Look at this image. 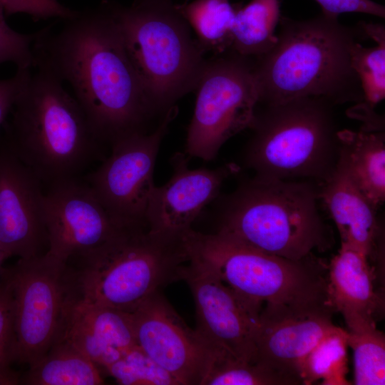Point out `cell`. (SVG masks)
Returning a JSON list of instances; mask_svg holds the SVG:
<instances>
[{
    "label": "cell",
    "mask_w": 385,
    "mask_h": 385,
    "mask_svg": "<svg viewBox=\"0 0 385 385\" xmlns=\"http://www.w3.org/2000/svg\"><path fill=\"white\" fill-rule=\"evenodd\" d=\"M332 104L308 97L265 105L250 127L245 164L259 176L323 181L338 158Z\"/></svg>",
    "instance_id": "8"
},
{
    "label": "cell",
    "mask_w": 385,
    "mask_h": 385,
    "mask_svg": "<svg viewBox=\"0 0 385 385\" xmlns=\"http://www.w3.org/2000/svg\"><path fill=\"white\" fill-rule=\"evenodd\" d=\"M347 344L353 351L356 385L385 384V337L376 322L357 319L346 323Z\"/></svg>",
    "instance_id": "25"
},
{
    "label": "cell",
    "mask_w": 385,
    "mask_h": 385,
    "mask_svg": "<svg viewBox=\"0 0 385 385\" xmlns=\"http://www.w3.org/2000/svg\"><path fill=\"white\" fill-rule=\"evenodd\" d=\"M185 241L190 259L208 266L258 315L264 306L334 309L328 292L327 264L315 255L289 260L220 232L191 229Z\"/></svg>",
    "instance_id": "6"
},
{
    "label": "cell",
    "mask_w": 385,
    "mask_h": 385,
    "mask_svg": "<svg viewBox=\"0 0 385 385\" xmlns=\"http://www.w3.org/2000/svg\"><path fill=\"white\" fill-rule=\"evenodd\" d=\"M110 2L127 54L157 114L194 91L205 62L172 0Z\"/></svg>",
    "instance_id": "7"
},
{
    "label": "cell",
    "mask_w": 385,
    "mask_h": 385,
    "mask_svg": "<svg viewBox=\"0 0 385 385\" xmlns=\"http://www.w3.org/2000/svg\"><path fill=\"white\" fill-rule=\"evenodd\" d=\"M319 198V188L309 180L255 175L224 198L217 232L269 254L306 259L334 244Z\"/></svg>",
    "instance_id": "4"
},
{
    "label": "cell",
    "mask_w": 385,
    "mask_h": 385,
    "mask_svg": "<svg viewBox=\"0 0 385 385\" xmlns=\"http://www.w3.org/2000/svg\"><path fill=\"white\" fill-rule=\"evenodd\" d=\"M194 91L185 153L210 161L227 140L252 123L259 101L254 61L232 51L206 59Z\"/></svg>",
    "instance_id": "10"
},
{
    "label": "cell",
    "mask_w": 385,
    "mask_h": 385,
    "mask_svg": "<svg viewBox=\"0 0 385 385\" xmlns=\"http://www.w3.org/2000/svg\"><path fill=\"white\" fill-rule=\"evenodd\" d=\"M327 275L330 301L344 321L364 318L377 322L384 300L375 289L374 270L365 255L341 245L327 264Z\"/></svg>",
    "instance_id": "20"
},
{
    "label": "cell",
    "mask_w": 385,
    "mask_h": 385,
    "mask_svg": "<svg viewBox=\"0 0 385 385\" xmlns=\"http://www.w3.org/2000/svg\"><path fill=\"white\" fill-rule=\"evenodd\" d=\"M44 212L47 252L66 262L130 230L115 222L88 183L78 177L48 186Z\"/></svg>",
    "instance_id": "14"
},
{
    "label": "cell",
    "mask_w": 385,
    "mask_h": 385,
    "mask_svg": "<svg viewBox=\"0 0 385 385\" xmlns=\"http://www.w3.org/2000/svg\"><path fill=\"white\" fill-rule=\"evenodd\" d=\"M33 67L11 111L4 145L48 187L78 178L101 143L63 82Z\"/></svg>",
    "instance_id": "3"
},
{
    "label": "cell",
    "mask_w": 385,
    "mask_h": 385,
    "mask_svg": "<svg viewBox=\"0 0 385 385\" xmlns=\"http://www.w3.org/2000/svg\"><path fill=\"white\" fill-rule=\"evenodd\" d=\"M280 0H251L239 5L231 30L229 51L257 58L276 43L277 26L281 19Z\"/></svg>",
    "instance_id": "23"
},
{
    "label": "cell",
    "mask_w": 385,
    "mask_h": 385,
    "mask_svg": "<svg viewBox=\"0 0 385 385\" xmlns=\"http://www.w3.org/2000/svg\"><path fill=\"white\" fill-rule=\"evenodd\" d=\"M131 314L136 344L180 385H201L215 352L160 290Z\"/></svg>",
    "instance_id": "12"
},
{
    "label": "cell",
    "mask_w": 385,
    "mask_h": 385,
    "mask_svg": "<svg viewBox=\"0 0 385 385\" xmlns=\"http://www.w3.org/2000/svg\"><path fill=\"white\" fill-rule=\"evenodd\" d=\"M59 339L102 369L137 345L131 313L80 298L69 307L56 341Z\"/></svg>",
    "instance_id": "18"
},
{
    "label": "cell",
    "mask_w": 385,
    "mask_h": 385,
    "mask_svg": "<svg viewBox=\"0 0 385 385\" xmlns=\"http://www.w3.org/2000/svg\"><path fill=\"white\" fill-rule=\"evenodd\" d=\"M59 31L36 33L34 65L71 86L92 130L111 145L158 115L125 51L110 2L78 12Z\"/></svg>",
    "instance_id": "1"
},
{
    "label": "cell",
    "mask_w": 385,
    "mask_h": 385,
    "mask_svg": "<svg viewBox=\"0 0 385 385\" xmlns=\"http://www.w3.org/2000/svg\"><path fill=\"white\" fill-rule=\"evenodd\" d=\"M43 184L4 144L0 147V247L8 259L48 251Z\"/></svg>",
    "instance_id": "15"
},
{
    "label": "cell",
    "mask_w": 385,
    "mask_h": 385,
    "mask_svg": "<svg viewBox=\"0 0 385 385\" xmlns=\"http://www.w3.org/2000/svg\"><path fill=\"white\" fill-rule=\"evenodd\" d=\"M103 369L121 385H180L138 345Z\"/></svg>",
    "instance_id": "29"
},
{
    "label": "cell",
    "mask_w": 385,
    "mask_h": 385,
    "mask_svg": "<svg viewBox=\"0 0 385 385\" xmlns=\"http://www.w3.org/2000/svg\"><path fill=\"white\" fill-rule=\"evenodd\" d=\"M7 258L6 257L4 253L3 252V251L1 250V247H0V270L2 267V265L4 263V262L6 260Z\"/></svg>",
    "instance_id": "35"
},
{
    "label": "cell",
    "mask_w": 385,
    "mask_h": 385,
    "mask_svg": "<svg viewBox=\"0 0 385 385\" xmlns=\"http://www.w3.org/2000/svg\"><path fill=\"white\" fill-rule=\"evenodd\" d=\"M100 368L64 340L56 341L46 354L21 375L25 385H101Z\"/></svg>",
    "instance_id": "22"
},
{
    "label": "cell",
    "mask_w": 385,
    "mask_h": 385,
    "mask_svg": "<svg viewBox=\"0 0 385 385\" xmlns=\"http://www.w3.org/2000/svg\"><path fill=\"white\" fill-rule=\"evenodd\" d=\"M189 260L185 235L130 229L67 263L80 299L132 313L161 287L183 280Z\"/></svg>",
    "instance_id": "5"
},
{
    "label": "cell",
    "mask_w": 385,
    "mask_h": 385,
    "mask_svg": "<svg viewBox=\"0 0 385 385\" xmlns=\"http://www.w3.org/2000/svg\"><path fill=\"white\" fill-rule=\"evenodd\" d=\"M16 359V335L13 295L0 276V385L19 384L21 375L12 366Z\"/></svg>",
    "instance_id": "30"
},
{
    "label": "cell",
    "mask_w": 385,
    "mask_h": 385,
    "mask_svg": "<svg viewBox=\"0 0 385 385\" xmlns=\"http://www.w3.org/2000/svg\"><path fill=\"white\" fill-rule=\"evenodd\" d=\"M279 24L275 45L254 61L258 103L313 97L338 103L363 98L350 62L351 47L365 37L359 25H342L337 16L324 13L302 21L281 17Z\"/></svg>",
    "instance_id": "2"
},
{
    "label": "cell",
    "mask_w": 385,
    "mask_h": 385,
    "mask_svg": "<svg viewBox=\"0 0 385 385\" xmlns=\"http://www.w3.org/2000/svg\"><path fill=\"white\" fill-rule=\"evenodd\" d=\"M239 4L230 0H194L176 4L203 51L219 56L230 51L231 30Z\"/></svg>",
    "instance_id": "24"
},
{
    "label": "cell",
    "mask_w": 385,
    "mask_h": 385,
    "mask_svg": "<svg viewBox=\"0 0 385 385\" xmlns=\"http://www.w3.org/2000/svg\"><path fill=\"white\" fill-rule=\"evenodd\" d=\"M201 385H295L289 378L257 363L215 356Z\"/></svg>",
    "instance_id": "28"
},
{
    "label": "cell",
    "mask_w": 385,
    "mask_h": 385,
    "mask_svg": "<svg viewBox=\"0 0 385 385\" xmlns=\"http://www.w3.org/2000/svg\"><path fill=\"white\" fill-rule=\"evenodd\" d=\"M332 308L295 309L264 306L254 334L255 362L302 384V364L316 344L334 330Z\"/></svg>",
    "instance_id": "16"
},
{
    "label": "cell",
    "mask_w": 385,
    "mask_h": 385,
    "mask_svg": "<svg viewBox=\"0 0 385 385\" xmlns=\"http://www.w3.org/2000/svg\"><path fill=\"white\" fill-rule=\"evenodd\" d=\"M321 6L322 11H328L334 5L337 0H314Z\"/></svg>",
    "instance_id": "34"
},
{
    "label": "cell",
    "mask_w": 385,
    "mask_h": 385,
    "mask_svg": "<svg viewBox=\"0 0 385 385\" xmlns=\"http://www.w3.org/2000/svg\"><path fill=\"white\" fill-rule=\"evenodd\" d=\"M371 47L355 43L351 48L350 62L361 85L365 103L354 108L371 116L374 108L385 98V41Z\"/></svg>",
    "instance_id": "27"
},
{
    "label": "cell",
    "mask_w": 385,
    "mask_h": 385,
    "mask_svg": "<svg viewBox=\"0 0 385 385\" xmlns=\"http://www.w3.org/2000/svg\"><path fill=\"white\" fill-rule=\"evenodd\" d=\"M173 175L153 188L146 210L148 230L183 236L204 207L217 198L222 184L237 170L235 164L215 169H191L186 155L177 153L170 160Z\"/></svg>",
    "instance_id": "17"
},
{
    "label": "cell",
    "mask_w": 385,
    "mask_h": 385,
    "mask_svg": "<svg viewBox=\"0 0 385 385\" xmlns=\"http://www.w3.org/2000/svg\"><path fill=\"white\" fill-rule=\"evenodd\" d=\"M14 301L16 363L29 366L58 339L67 311L80 298L72 268L47 252L1 267Z\"/></svg>",
    "instance_id": "9"
},
{
    "label": "cell",
    "mask_w": 385,
    "mask_h": 385,
    "mask_svg": "<svg viewBox=\"0 0 385 385\" xmlns=\"http://www.w3.org/2000/svg\"><path fill=\"white\" fill-rule=\"evenodd\" d=\"M346 330L337 327L324 337L305 357L301 367L302 384L321 381L323 385L349 384Z\"/></svg>",
    "instance_id": "26"
},
{
    "label": "cell",
    "mask_w": 385,
    "mask_h": 385,
    "mask_svg": "<svg viewBox=\"0 0 385 385\" xmlns=\"http://www.w3.org/2000/svg\"><path fill=\"white\" fill-rule=\"evenodd\" d=\"M31 68H17L16 74L12 78L0 80V126L11 112L19 92L29 76Z\"/></svg>",
    "instance_id": "33"
},
{
    "label": "cell",
    "mask_w": 385,
    "mask_h": 385,
    "mask_svg": "<svg viewBox=\"0 0 385 385\" xmlns=\"http://www.w3.org/2000/svg\"><path fill=\"white\" fill-rule=\"evenodd\" d=\"M318 186L319 197L337 226L341 245L359 251L369 262L377 260L381 251L376 210L355 184L339 155L333 171Z\"/></svg>",
    "instance_id": "19"
},
{
    "label": "cell",
    "mask_w": 385,
    "mask_h": 385,
    "mask_svg": "<svg viewBox=\"0 0 385 385\" xmlns=\"http://www.w3.org/2000/svg\"><path fill=\"white\" fill-rule=\"evenodd\" d=\"M338 155L352 180L376 210L385 200L384 133L361 130L337 132Z\"/></svg>",
    "instance_id": "21"
},
{
    "label": "cell",
    "mask_w": 385,
    "mask_h": 385,
    "mask_svg": "<svg viewBox=\"0 0 385 385\" xmlns=\"http://www.w3.org/2000/svg\"><path fill=\"white\" fill-rule=\"evenodd\" d=\"M193 296L195 330L215 355L255 362L258 314L204 263L190 259L183 279Z\"/></svg>",
    "instance_id": "13"
},
{
    "label": "cell",
    "mask_w": 385,
    "mask_h": 385,
    "mask_svg": "<svg viewBox=\"0 0 385 385\" xmlns=\"http://www.w3.org/2000/svg\"><path fill=\"white\" fill-rule=\"evenodd\" d=\"M5 13L0 4V64L12 62L17 68H31L34 64L33 46L36 33H19L6 24Z\"/></svg>",
    "instance_id": "31"
},
{
    "label": "cell",
    "mask_w": 385,
    "mask_h": 385,
    "mask_svg": "<svg viewBox=\"0 0 385 385\" xmlns=\"http://www.w3.org/2000/svg\"><path fill=\"white\" fill-rule=\"evenodd\" d=\"M0 4L6 15L24 13L37 20L50 18L66 20L78 13L57 0H0Z\"/></svg>",
    "instance_id": "32"
},
{
    "label": "cell",
    "mask_w": 385,
    "mask_h": 385,
    "mask_svg": "<svg viewBox=\"0 0 385 385\" xmlns=\"http://www.w3.org/2000/svg\"><path fill=\"white\" fill-rule=\"evenodd\" d=\"M169 110L151 132H138L113 143L110 155L86 178L111 218L125 229H147L146 210L155 188L153 173L161 142L175 117Z\"/></svg>",
    "instance_id": "11"
}]
</instances>
